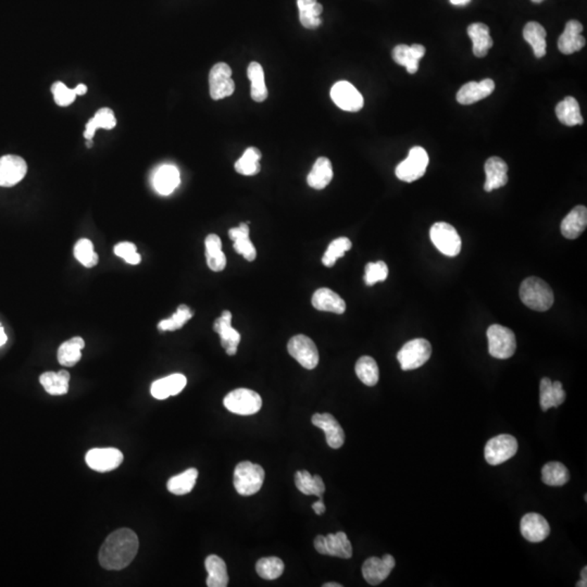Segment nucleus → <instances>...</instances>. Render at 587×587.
I'll list each match as a JSON object with an SVG mask.
<instances>
[{"label": "nucleus", "mask_w": 587, "mask_h": 587, "mask_svg": "<svg viewBox=\"0 0 587 587\" xmlns=\"http://www.w3.org/2000/svg\"><path fill=\"white\" fill-rule=\"evenodd\" d=\"M343 585L338 584V583H326V584H323V587H342Z\"/></svg>", "instance_id": "59"}, {"label": "nucleus", "mask_w": 587, "mask_h": 587, "mask_svg": "<svg viewBox=\"0 0 587 587\" xmlns=\"http://www.w3.org/2000/svg\"><path fill=\"white\" fill-rule=\"evenodd\" d=\"M138 537L130 529H119L111 533L99 550V563L105 570H122L136 557Z\"/></svg>", "instance_id": "1"}, {"label": "nucleus", "mask_w": 587, "mask_h": 587, "mask_svg": "<svg viewBox=\"0 0 587 587\" xmlns=\"http://www.w3.org/2000/svg\"><path fill=\"white\" fill-rule=\"evenodd\" d=\"M264 470L262 465L250 461L238 463L234 471V486L242 496H252L262 489L264 481Z\"/></svg>", "instance_id": "3"}, {"label": "nucleus", "mask_w": 587, "mask_h": 587, "mask_svg": "<svg viewBox=\"0 0 587 587\" xmlns=\"http://www.w3.org/2000/svg\"><path fill=\"white\" fill-rule=\"evenodd\" d=\"M193 314L190 307H187L186 304H181L171 318L159 322L158 328L163 332L179 330L192 318Z\"/></svg>", "instance_id": "48"}, {"label": "nucleus", "mask_w": 587, "mask_h": 587, "mask_svg": "<svg viewBox=\"0 0 587 587\" xmlns=\"http://www.w3.org/2000/svg\"><path fill=\"white\" fill-rule=\"evenodd\" d=\"M432 355V346L425 338H415L403 346L397 354V359L404 371L421 368L429 361Z\"/></svg>", "instance_id": "5"}, {"label": "nucleus", "mask_w": 587, "mask_h": 587, "mask_svg": "<svg viewBox=\"0 0 587 587\" xmlns=\"http://www.w3.org/2000/svg\"><path fill=\"white\" fill-rule=\"evenodd\" d=\"M209 87L211 98L214 101L226 98L234 93L235 84L230 65L220 63L212 67L209 75Z\"/></svg>", "instance_id": "12"}, {"label": "nucleus", "mask_w": 587, "mask_h": 587, "mask_svg": "<svg viewBox=\"0 0 587 587\" xmlns=\"http://www.w3.org/2000/svg\"><path fill=\"white\" fill-rule=\"evenodd\" d=\"M312 423L325 433L326 443L333 449H338L345 441V432L331 413H316Z\"/></svg>", "instance_id": "17"}, {"label": "nucleus", "mask_w": 587, "mask_h": 587, "mask_svg": "<svg viewBox=\"0 0 587 587\" xmlns=\"http://www.w3.org/2000/svg\"><path fill=\"white\" fill-rule=\"evenodd\" d=\"M578 587H586L587 586V567H584L583 570L581 571V581L578 582L576 584Z\"/></svg>", "instance_id": "55"}, {"label": "nucleus", "mask_w": 587, "mask_h": 587, "mask_svg": "<svg viewBox=\"0 0 587 587\" xmlns=\"http://www.w3.org/2000/svg\"><path fill=\"white\" fill-rule=\"evenodd\" d=\"M389 276V268L383 262H370L366 266L365 282L368 286L383 282Z\"/></svg>", "instance_id": "49"}, {"label": "nucleus", "mask_w": 587, "mask_h": 587, "mask_svg": "<svg viewBox=\"0 0 587 587\" xmlns=\"http://www.w3.org/2000/svg\"><path fill=\"white\" fill-rule=\"evenodd\" d=\"M27 165L25 159L15 155L0 158V186L11 187L21 182L27 174Z\"/></svg>", "instance_id": "16"}, {"label": "nucleus", "mask_w": 587, "mask_h": 587, "mask_svg": "<svg viewBox=\"0 0 587 587\" xmlns=\"http://www.w3.org/2000/svg\"><path fill=\"white\" fill-rule=\"evenodd\" d=\"M471 0H451V3L455 6H465L470 3Z\"/></svg>", "instance_id": "58"}, {"label": "nucleus", "mask_w": 587, "mask_h": 587, "mask_svg": "<svg viewBox=\"0 0 587 587\" xmlns=\"http://www.w3.org/2000/svg\"><path fill=\"white\" fill-rule=\"evenodd\" d=\"M518 451V441L509 434L493 437L485 445L484 457L491 465L506 463Z\"/></svg>", "instance_id": "9"}, {"label": "nucleus", "mask_w": 587, "mask_h": 587, "mask_svg": "<svg viewBox=\"0 0 587 587\" xmlns=\"http://www.w3.org/2000/svg\"><path fill=\"white\" fill-rule=\"evenodd\" d=\"M350 248H351V242L349 238H340L334 240L326 250L322 258V264L328 268H331L337 262L338 258H342Z\"/></svg>", "instance_id": "46"}, {"label": "nucleus", "mask_w": 587, "mask_h": 587, "mask_svg": "<svg viewBox=\"0 0 587 587\" xmlns=\"http://www.w3.org/2000/svg\"><path fill=\"white\" fill-rule=\"evenodd\" d=\"M205 245H206V256H214V254L222 252V243L218 235H208L205 240Z\"/></svg>", "instance_id": "52"}, {"label": "nucleus", "mask_w": 587, "mask_h": 587, "mask_svg": "<svg viewBox=\"0 0 587 587\" xmlns=\"http://www.w3.org/2000/svg\"><path fill=\"white\" fill-rule=\"evenodd\" d=\"M430 238L434 246L447 257H456L460 254V236L453 226L446 222H437L430 230Z\"/></svg>", "instance_id": "8"}, {"label": "nucleus", "mask_w": 587, "mask_h": 587, "mask_svg": "<svg viewBox=\"0 0 587 587\" xmlns=\"http://www.w3.org/2000/svg\"><path fill=\"white\" fill-rule=\"evenodd\" d=\"M248 79L252 82V98L257 103H262L268 98V89L264 81V72L262 65L252 63L247 70Z\"/></svg>", "instance_id": "42"}, {"label": "nucleus", "mask_w": 587, "mask_h": 587, "mask_svg": "<svg viewBox=\"0 0 587 587\" xmlns=\"http://www.w3.org/2000/svg\"><path fill=\"white\" fill-rule=\"evenodd\" d=\"M558 120L567 127H575L584 123L581 115L580 105L574 97H566L556 105Z\"/></svg>", "instance_id": "33"}, {"label": "nucleus", "mask_w": 587, "mask_h": 587, "mask_svg": "<svg viewBox=\"0 0 587 587\" xmlns=\"http://www.w3.org/2000/svg\"><path fill=\"white\" fill-rule=\"evenodd\" d=\"M495 89L493 79H485L481 82H469L457 93V101L461 105H472L491 95Z\"/></svg>", "instance_id": "21"}, {"label": "nucleus", "mask_w": 587, "mask_h": 587, "mask_svg": "<svg viewBox=\"0 0 587 587\" xmlns=\"http://www.w3.org/2000/svg\"><path fill=\"white\" fill-rule=\"evenodd\" d=\"M333 179V168L331 161L321 157L314 163V168L308 174V185L314 190H323Z\"/></svg>", "instance_id": "32"}, {"label": "nucleus", "mask_w": 587, "mask_h": 587, "mask_svg": "<svg viewBox=\"0 0 587 587\" xmlns=\"http://www.w3.org/2000/svg\"><path fill=\"white\" fill-rule=\"evenodd\" d=\"M232 314L228 310H224L222 316L214 321V332L220 335L221 345L226 349L228 356L236 355L240 342V334L231 325Z\"/></svg>", "instance_id": "19"}, {"label": "nucleus", "mask_w": 587, "mask_h": 587, "mask_svg": "<svg viewBox=\"0 0 587 587\" xmlns=\"http://www.w3.org/2000/svg\"><path fill=\"white\" fill-rule=\"evenodd\" d=\"M519 294L523 304L535 311H547L554 304V292L544 280L536 276L525 278Z\"/></svg>", "instance_id": "2"}, {"label": "nucleus", "mask_w": 587, "mask_h": 587, "mask_svg": "<svg viewBox=\"0 0 587 587\" xmlns=\"http://www.w3.org/2000/svg\"><path fill=\"white\" fill-rule=\"evenodd\" d=\"M260 159H262V153L259 149L256 147H250L235 163V170L246 176L258 174L260 172Z\"/></svg>", "instance_id": "43"}, {"label": "nucleus", "mask_w": 587, "mask_h": 587, "mask_svg": "<svg viewBox=\"0 0 587 587\" xmlns=\"http://www.w3.org/2000/svg\"><path fill=\"white\" fill-rule=\"evenodd\" d=\"M542 479L549 486H562L569 482L570 473L566 465L558 461H553L543 467Z\"/></svg>", "instance_id": "41"}, {"label": "nucleus", "mask_w": 587, "mask_h": 587, "mask_svg": "<svg viewBox=\"0 0 587 587\" xmlns=\"http://www.w3.org/2000/svg\"><path fill=\"white\" fill-rule=\"evenodd\" d=\"M395 565V559L392 555H384L383 558L370 557L362 566V575L370 585L377 586L389 578Z\"/></svg>", "instance_id": "14"}, {"label": "nucleus", "mask_w": 587, "mask_h": 587, "mask_svg": "<svg viewBox=\"0 0 587 587\" xmlns=\"http://www.w3.org/2000/svg\"><path fill=\"white\" fill-rule=\"evenodd\" d=\"M295 484L302 494L316 495L323 498L325 485L320 475H311L306 470H302L295 475Z\"/></svg>", "instance_id": "38"}, {"label": "nucleus", "mask_w": 587, "mask_h": 587, "mask_svg": "<svg viewBox=\"0 0 587 587\" xmlns=\"http://www.w3.org/2000/svg\"><path fill=\"white\" fill-rule=\"evenodd\" d=\"M51 93H53L55 103L60 107H67V105L75 103V98H77L75 89H69L61 82L53 83V86H51Z\"/></svg>", "instance_id": "50"}, {"label": "nucleus", "mask_w": 587, "mask_h": 587, "mask_svg": "<svg viewBox=\"0 0 587 587\" xmlns=\"http://www.w3.org/2000/svg\"><path fill=\"white\" fill-rule=\"evenodd\" d=\"M223 405L235 415H252L262 409V399L259 394L252 389H238L226 396Z\"/></svg>", "instance_id": "6"}, {"label": "nucleus", "mask_w": 587, "mask_h": 587, "mask_svg": "<svg viewBox=\"0 0 587 587\" xmlns=\"http://www.w3.org/2000/svg\"><path fill=\"white\" fill-rule=\"evenodd\" d=\"M288 354L304 369L312 370L319 363V351L311 338L306 335H296L290 338L288 345Z\"/></svg>", "instance_id": "10"}, {"label": "nucleus", "mask_w": 587, "mask_h": 587, "mask_svg": "<svg viewBox=\"0 0 587 587\" xmlns=\"http://www.w3.org/2000/svg\"><path fill=\"white\" fill-rule=\"evenodd\" d=\"M197 477H198V471L195 467H191L181 475L171 477L167 487L170 493L178 496L188 494L194 489Z\"/></svg>", "instance_id": "39"}, {"label": "nucleus", "mask_w": 587, "mask_h": 587, "mask_svg": "<svg viewBox=\"0 0 587 587\" xmlns=\"http://www.w3.org/2000/svg\"><path fill=\"white\" fill-rule=\"evenodd\" d=\"M7 343V335L4 331L3 326L0 325V346L5 345Z\"/></svg>", "instance_id": "57"}, {"label": "nucleus", "mask_w": 587, "mask_h": 587, "mask_svg": "<svg viewBox=\"0 0 587 587\" xmlns=\"http://www.w3.org/2000/svg\"><path fill=\"white\" fill-rule=\"evenodd\" d=\"M467 35L472 39L473 53L475 57H485L493 46V39L489 35V27L479 22L473 23L467 27Z\"/></svg>", "instance_id": "30"}, {"label": "nucleus", "mask_w": 587, "mask_h": 587, "mask_svg": "<svg viewBox=\"0 0 587 587\" xmlns=\"http://www.w3.org/2000/svg\"><path fill=\"white\" fill-rule=\"evenodd\" d=\"M356 374L362 383L367 386L377 385L380 379V371L378 363L370 356H363L356 363Z\"/></svg>", "instance_id": "44"}, {"label": "nucleus", "mask_w": 587, "mask_h": 587, "mask_svg": "<svg viewBox=\"0 0 587 587\" xmlns=\"http://www.w3.org/2000/svg\"><path fill=\"white\" fill-rule=\"evenodd\" d=\"M532 1H533V3H535V4H541V3H543V1H544V0H532Z\"/></svg>", "instance_id": "60"}, {"label": "nucleus", "mask_w": 587, "mask_h": 587, "mask_svg": "<svg viewBox=\"0 0 587 587\" xmlns=\"http://www.w3.org/2000/svg\"><path fill=\"white\" fill-rule=\"evenodd\" d=\"M427 166L429 155L427 150L420 146L413 147L407 158L401 161L396 168V176L404 182H415L425 175Z\"/></svg>", "instance_id": "7"}, {"label": "nucleus", "mask_w": 587, "mask_h": 587, "mask_svg": "<svg viewBox=\"0 0 587 587\" xmlns=\"http://www.w3.org/2000/svg\"><path fill=\"white\" fill-rule=\"evenodd\" d=\"M312 306L320 311L343 314L346 311V302L330 288H320L312 296Z\"/></svg>", "instance_id": "28"}, {"label": "nucleus", "mask_w": 587, "mask_h": 587, "mask_svg": "<svg viewBox=\"0 0 587 587\" xmlns=\"http://www.w3.org/2000/svg\"><path fill=\"white\" fill-rule=\"evenodd\" d=\"M206 258L207 264L212 271L220 272L226 269V254H223V252L218 254H214V256H206Z\"/></svg>", "instance_id": "53"}, {"label": "nucleus", "mask_w": 587, "mask_h": 587, "mask_svg": "<svg viewBox=\"0 0 587 587\" xmlns=\"http://www.w3.org/2000/svg\"><path fill=\"white\" fill-rule=\"evenodd\" d=\"M523 37L532 46L533 53L537 59L546 55V31L543 25L537 22H529L523 29Z\"/></svg>", "instance_id": "34"}, {"label": "nucleus", "mask_w": 587, "mask_h": 587, "mask_svg": "<svg viewBox=\"0 0 587 587\" xmlns=\"http://www.w3.org/2000/svg\"><path fill=\"white\" fill-rule=\"evenodd\" d=\"M425 46L415 44L413 46L398 45L393 51V59L397 65L405 67L408 73L415 75L419 70V63L425 57Z\"/></svg>", "instance_id": "22"}, {"label": "nucleus", "mask_w": 587, "mask_h": 587, "mask_svg": "<svg viewBox=\"0 0 587 587\" xmlns=\"http://www.w3.org/2000/svg\"><path fill=\"white\" fill-rule=\"evenodd\" d=\"M153 183H154L155 190L159 194L168 196L172 194L175 188L180 185V171L172 165H165L155 173Z\"/></svg>", "instance_id": "27"}, {"label": "nucleus", "mask_w": 587, "mask_h": 587, "mask_svg": "<svg viewBox=\"0 0 587 587\" xmlns=\"http://www.w3.org/2000/svg\"><path fill=\"white\" fill-rule=\"evenodd\" d=\"M186 383V378L183 374H171L169 377L155 381L151 385L150 393L156 399L163 401L170 396L180 394L184 389Z\"/></svg>", "instance_id": "25"}, {"label": "nucleus", "mask_w": 587, "mask_h": 587, "mask_svg": "<svg viewBox=\"0 0 587 587\" xmlns=\"http://www.w3.org/2000/svg\"><path fill=\"white\" fill-rule=\"evenodd\" d=\"M137 248L130 242H123L115 245V254L121 257L125 262L130 264H138L142 260L141 254H137Z\"/></svg>", "instance_id": "51"}, {"label": "nucleus", "mask_w": 587, "mask_h": 587, "mask_svg": "<svg viewBox=\"0 0 587 587\" xmlns=\"http://www.w3.org/2000/svg\"><path fill=\"white\" fill-rule=\"evenodd\" d=\"M284 569L285 566L283 561L278 557H266L258 560L256 565V571L260 578L269 581L280 578L283 574Z\"/></svg>", "instance_id": "45"}, {"label": "nucleus", "mask_w": 587, "mask_h": 587, "mask_svg": "<svg viewBox=\"0 0 587 587\" xmlns=\"http://www.w3.org/2000/svg\"><path fill=\"white\" fill-rule=\"evenodd\" d=\"M87 465L97 472H109L120 467L123 453L117 449H93L85 457Z\"/></svg>", "instance_id": "15"}, {"label": "nucleus", "mask_w": 587, "mask_h": 587, "mask_svg": "<svg viewBox=\"0 0 587 587\" xmlns=\"http://www.w3.org/2000/svg\"><path fill=\"white\" fill-rule=\"evenodd\" d=\"M566 392L563 389L561 382H551L548 378H544L539 385V403L543 411L549 408L559 407L566 401Z\"/></svg>", "instance_id": "24"}, {"label": "nucleus", "mask_w": 587, "mask_h": 587, "mask_svg": "<svg viewBox=\"0 0 587 587\" xmlns=\"http://www.w3.org/2000/svg\"><path fill=\"white\" fill-rule=\"evenodd\" d=\"M314 547L319 554L326 556L343 559H349L352 556L351 543L344 532L328 534L326 536L319 535L314 539Z\"/></svg>", "instance_id": "11"}, {"label": "nucleus", "mask_w": 587, "mask_h": 587, "mask_svg": "<svg viewBox=\"0 0 587 587\" xmlns=\"http://www.w3.org/2000/svg\"><path fill=\"white\" fill-rule=\"evenodd\" d=\"M521 534L531 543L543 542L550 534V527L543 515L530 512L521 519Z\"/></svg>", "instance_id": "18"}, {"label": "nucleus", "mask_w": 587, "mask_h": 587, "mask_svg": "<svg viewBox=\"0 0 587 587\" xmlns=\"http://www.w3.org/2000/svg\"><path fill=\"white\" fill-rule=\"evenodd\" d=\"M85 347L84 340L82 337L71 338L65 342L58 350V361L61 366L73 367L81 360L82 349Z\"/></svg>", "instance_id": "37"}, {"label": "nucleus", "mask_w": 587, "mask_h": 587, "mask_svg": "<svg viewBox=\"0 0 587 587\" xmlns=\"http://www.w3.org/2000/svg\"><path fill=\"white\" fill-rule=\"evenodd\" d=\"M587 226V209L585 206H576L561 222V233L568 240L580 238Z\"/></svg>", "instance_id": "26"}, {"label": "nucleus", "mask_w": 587, "mask_h": 587, "mask_svg": "<svg viewBox=\"0 0 587 587\" xmlns=\"http://www.w3.org/2000/svg\"><path fill=\"white\" fill-rule=\"evenodd\" d=\"M583 25L576 20H570L558 39V49L565 55L580 51L586 41L582 35Z\"/></svg>", "instance_id": "20"}, {"label": "nucleus", "mask_w": 587, "mask_h": 587, "mask_svg": "<svg viewBox=\"0 0 587 587\" xmlns=\"http://www.w3.org/2000/svg\"><path fill=\"white\" fill-rule=\"evenodd\" d=\"M117 124L115 113L110 108L99 109L96 115L91 117L86 124V130L84 132V137L89 141L95 136V133L98 129L105 130H112Z\"/></svg>", "instance_id": "40"}, {"label": "nucleus", "mask_w": 587, "mask_h": 587, "mask_svg": "<svg viewBox=\"0 0 587 587\" xmlns=\"http://www.w3.org/2000/svg\"><path fill=\"white\" fill-rule=\"evenodd\" d=\"M331 98L338 108L348 112H358L365 105L361 93L347 81L337 82L331 89Z\"/></svg>", "instance_id": "13"}, {"label": "nucleus", "mask_w": 587, "mask_h": 587, "mask_svg": "<svg viewBox=\"0 0 587 587\" xmlns=\"http://www.w3.org/2000/svg\"><path fill=\"white\" fill-rule=\"evenodd\" d=\"M75 93H77V96H83L85 95L87 91V86L84 84H79L75 89Z\"/></svg>", "instance_id": "56"}, {"label": "nucleus", "mask_w": 587, "mask_h": 587, "mask_svg": "<svg viewBox=\"0 0 587 587\" xmlns=\"http://www.w3.org/2000/svg\"><path fill=\"white\" fill-rule=\"evenodd\" d=\"M489 351L491 357L497 359H508L515 355L517 349L515 333L506 326L493 324L487 328Z\"/></svg>", "instance_id": "4"}, {"label": "nucleus", "mask_w": 587, "mask_h": 587, "mask_svg": "<svg viewBox=\"0 0 587 587\" xmlns=\"http://www.w3.org/2000/svg\"><path fill=\"white\" fill-rule=\"evenodd\" d=\"M208 579L207 586L226 587L228 583V569L226 562L217 555H210L205 561Z\"/></svg>", "instance_id": "31"}, {"label": "nucleus", "mask_w": 587, "mask_h": 587, "mask_svg": "<svg viewBox=\"0 0 587 587\" xmlns=\"http://www.w3.org/2000/svg\"><path fill=\"white\" fill-rule=\"evenodd\" d=\"M485 192L489 193L491 191L498 190L501 187L505 186L508 183V166L507 163L499 158V157H491L485 162Z\"/></svg>", "instance_id": "23"}, {"label": "nucleus", "mask_w": 587, "mask_h": 587, "mask_svg": "<svg viewBox=\"0 0 587 587\" xmlns=\"http://www.w3.org/2000/svg\"><path fill=\"white\" fill-rule=\"evenodd\" d=\"M228 236L234 242V250L238 254H243L247 262L256 259L257 252L252 240H250V228L247 223H240L238 228H231Z\"/></svg>", "instance_id": "29"}, {"label": "nucleus", "mask_w": 587, "mask_h": 587, "mask_svg": "<svg viewBox=\"0 0 587 587\" xmlns=\"http://www.w3.org/2000/svg\"><path fill=\"white\" fill-rule=\"evenodd\" d=\"M75 256L86 268H93L98 264V254L93 252V243L87 238H82L75 244Z\"/></svg>", "instance_id": "47"}, {"label": "nucleus", "mask_w": 587, "mask_h": 587, "mask_svg": "<svg viewBox=\"0 0 587 587\" xmlns=\"http://www.w3.org/2000/svg\"><path fill=\"white\" fill-rule=\"evenodd\" d=\"M312 509H314L316 515H323L324 511H325V505H324L323 498H320L319 501L314 503Z\"/></svg>", "instance_id": "54"}, {"label": "nucleus", "mask_w": 587, "mask_h": 587, "mask_svg": "<svg viewBox=\"0 0 587 587\" xmlns=\"http://www.w3.org/2000/svg\"><path fill=\"white\" fill-rule=\"evenodd\" d=\"M39 382L47 393L53 396L65 395L69 391V372L61 370L57 372H45L39 378Z\"/></svg>", "instance_id": "36"}, {"label": "nucleus", "mask_w": 587, "mask_h": 587, "mask_svg": "<svg viewBox=\"0 0 587 587\" xmlns=\"http://www.w3.org/2000/svg\"><path fill=\"white\" fill-rule=\"evenodd\" d=\"M297 6L302 27L314 30L321 25L322 20L320 15L323 11L321 4L318 3L316 0H297Z\"/></svg>", "instance_id": "35"}]
</instances>
